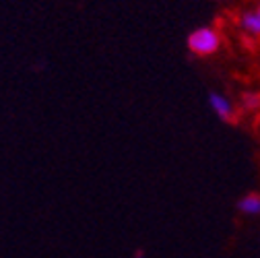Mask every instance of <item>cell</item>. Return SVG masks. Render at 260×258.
I'll return each instance as SVG.
<instances>
[{"label": "cell", "mask_w": 260, "mask_h": 258, "mask_svg": "<svg viewBox=\"0 0 260 258\" xmlns=\"http://www.w3.org/2000/svg\"><path fill=\"white\" fill-rule=\"evenodd\" d=\"M219 34L213 27H199L188 36V48L197 56H211L219 50Z\"/></svg>", "instance_id": "obj_1"}, {"label": "cell", "mask_w": 260, "mask_h": 258, "mask_svg": "<svg viewBox=\"0 0 260 258\" xmlns=\"http://www.w3.org/2000/svg\"><path fill=\"white\" fill-rule=\"evenodd\" d=\"M209 106L213 108V112L217 114L219 120H223V122H232L234 120V106H232L230 100L225 98V95L213 91L209 95Z\"/></svg>", "instance_id": "obj_2"}, {"label": "cell", "mask_w": 260, "mask_h": 258, "mask_svg": "<svg viewBox=\"0 0 260 258\" xmlns=\"http://www.w3.org/2000/svg\"><path fill=\"white\" fill-rule=\"evenodd\" d=\"M240 27L246 31L248 36L258 38L260 36V7H256L254 11L244 13L242 19H240Z\"/></svg>", "instance_id": "obj_3"}, {"label": "cell", "mask_w": 260, "mask_h": 258, "mask_svg": "<svg viewBox=\"0 0 260 258\" xmlns=\"http://www.w3.org/2000/svg\"><path fill=\"white\" fill-rule=\"evenodd\" d=\"M238 211L244 215H260V195H246L238 201Z\"/></svg>", "instance_id": "obj_4"}, {"label": "cell", "mask_w": 260, "mask_h": 258, "mask_svg": "<svg viewBox=\"0 0 260 258\" xmlns=\"http://www.w3.org/2000/svg\"><path fill=\"white\" fill-rule=\"evenodd\" d=\"M242 106L248 110H254L260 106V93H246L242 98Z\"/></svg>", "instance_id": "obj_5"}, {"label": "cell", "mask_w": 260, "mask_h": 258, "mask_svg": "<svg viewBox=\"0 0 260 258\" xmlns=\"http://www.w3.org/2000/svg\"><path fill=\"white\" fill-rule=\"evenodd\" d=\"M135 258H145V252H143V250H137V254H135Z\"/></svg>", "instance_id": "obj_6"}]
</instances>
